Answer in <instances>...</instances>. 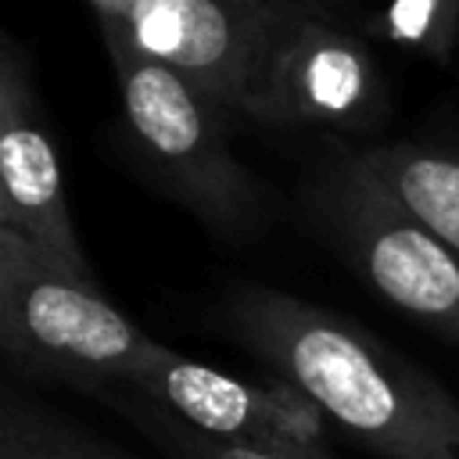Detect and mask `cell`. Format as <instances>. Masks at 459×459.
Here are the masks:
<instances>
[{"instance_id":"6da1fadb","label":"cell","mask_w":459,"mask_h":459,"mask_svg":"<svg viewBox=\"0 0 459 459\" xmlns=\"http://www.w3.org/2000/svg\"><path fill=\"white\" fill-rule=\"evenodd\" d=\"M212 319L377 459H459V398L359 323L258 283L222 294Z\"/></svg>"},{"instance_id":"7a4b0ae2","label":"cell","mask_w":459,"mask_h":459,"mask_svg":"<svg viewBox=\"0 0 459 459\" xmlns=\"http://www.w3.org/2000/svg\"><path fill=\"white\" fill-rule=\"evenodd\" d=\"M97 25L143 172L212 237L240 244L262 233L269 197L230 147V115L179 72L136 50L118 22L97 18Z\"/></svg>"},{"instance_id":"3957f363","label":"cell","mask_w":459,"mask_h":459,"mask_svg":"<svg viewBox=\"0 0 459 459\" xmlns=\"http://www.w3.org/2000/svg\"><path fill=\"white\" fill-rule=\"evenodd\" d=\"M0 348L25 384L104 394L151 369L169 348L97 287L32 240L0 230Z\"/></svg>"},{"instance_id":"277c9868","label":"cell","mask_w":459,"mask_h":459,"mask_svg":"<svg viewBox=\"0 0 459 459\" xmlns=\"http://www.w3.org/2000/svg\"><path fill=\"white\" fill-rule=\"evenodd\" d=\"M316 233L394 308L459 344V258L369 169L359 143L323 140L301 179Z\"/></svg>"},{"instance_id":"5b68a950","label":"cell","mask_w":459,"mask_h":459,"mask_svg":"<svg viewBox=\"0 0 459 459\" xmlns=\"http://www.w3.org/2000/svg\"><path fill=\"white\" fill-rule=\"evenodd\" d=\"M384 115V75L369 47L323 18L319 7L269 0L247 72L244 118L344 140L373 133Z\"/></svg>"},{"instance_id":"8992f818","label":"cell","mask_w":459,"mask_h":459,"mask_svg":"<svg viewBox=\"0 0 459 459\" xmlns=\"http://www.w3.org/2000/svg\"><path fill=\"white\" fill-rule=\"evenodd\" d=\"M122 387L212 437L273 455L333 459V423L326 412L301 387L269 369L262 380H240L169 348Z\"/></svg>"},{"instance_id":"52a82bcc","label":"cell","mask_w":459,"mask_h":459,"mask_svg":"<svg viewBox=\"0 0 459 459\" xmlns=\"http://www.w3.org/2000/svg\"><path fill=\"white\" fill-rule=\"evenodd\" d=\"M0 230L32 240L65 269L93 280L65 197L61 154L39 104L32 57L0 32Z\"/></svg>"},{"instance_id":"ba28073f","label":"cell","mask_w":459,"mask_h":459,"mask_svg":"<svg viewBox=\"0 0 459 459\" xmlns=\"http://www.w3.org/2000/svg\"><path fill=\"white\" fill-rule=\"evenodd\" d=\"M269 0H140L118 22L147 57L194 82L219 111L244 115V90Z\"/></svg>"},{"instance_id":"9c48e42d","label":"cell","mask_w":459,"mask_h":459,"mask_svg":"<svg viewBox=\"0 0 459 459\" xmlns=\"http://www.w3.org/2000/svg\"><path fill=\"white\" fill-rule=\"evenodd\" d=\"M387 190L412 208L459 258V151L416 140L359 143Z\"/></svg>"},{"instance_id":"30bf717a","label":"cell","mask_w":459,"mask_h":459,"mask_svg":"<svg viewBox=\"0 0 459 459\" xmlns=\"http://www.w3.org/2000/svg\"><path fill=\"white\" fill-rule=\"evenodd\" d=\"M0 459H129L79 420L43 405L22 387L4 391Z\"/></svg>"},{"instance_id":"8fae6325","label":"cell","mask_w":459,"mask_h":459,"mask_svg":"<svg viewBox=\"0 0 459 459\" xmlns=\"http://www.w3.org/2000/svg\"><path fill=\"white\" fill-rule=\"evenodd\" d=\"M97 398L104 405H111L115 412H122L129 420V427L143 441H151V448L161 459H301V455H273V452H258V448H244V445L212 437V434L176 420L172 412L158 409L154 402L140 398L129 387H111Z\"/></svg>"},{"instance_id":"7c38bea8","label":"cell","mask_w":459,"mask_h":459,"mask_svg":"<svg viewBox=\"0 0 459 459\" xmlns=\"http://www.w3.org/2000/svg\"><path fill=\"white\" fill-rule=\"evenodd\" d=\"M377 32L445 65L459 47V0H387Z\"/></svg>"},{"instance_id":"4fadbf2b","label":"cell","mask_w":459,"mask_h":459,"mask_svg":"<svg viewBox=\"0 0 459 459\" xmlns=\"http://www.w3.org/2000/svg\"><path fill=\"white\" fill-rule=\"evenodd\" d=\"M140 0H90V7L97 11V18H111V22H126L136 11Z\"/></svg>"},{"instance_id":"5bb4252c","label":"cell","mask_w":459,"mask_h":459,"mask_svg":"<svg viewBox=\"0 0 459 459\" xmlns=\"http://www.w3.org/2000/svg\"><path fill=\"white\" fill-rule=\"evenodd\" d=\"M280 4H305V7H319L323 0H280Z\"/></svg>"}]
</instances>
